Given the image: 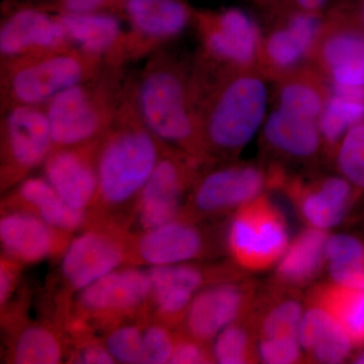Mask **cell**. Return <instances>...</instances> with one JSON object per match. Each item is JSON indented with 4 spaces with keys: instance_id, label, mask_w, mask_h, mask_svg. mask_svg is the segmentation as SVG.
Returning a JSON list of instances; mask_svg holds the SVG:
<instances>
[{
    "instance_id": "83f0119b",
    "label": "cell",
    "mask_w": 364,
    "mask_h": 364,
    "mask_svg": "<svg viewBox=\"0 0 364 364\" xmlns=\"http://www.w3.org/2000/svg\"><path fill=\"white\" fill-rule=\"evenodd\" d=\"M305 303L296 289L270 284L267 289L260 291L253 306L258 338L299 334Z\"/></svg>"
},
{
    "instance_id": "8d00e7d4",
    "label": "cell",
    "mask_w": 364,
    "mask_h": 364,
    "mask_svg": "<svg viewBox=\"0 0 364 364\" xmlns=\"http://www.w3.org/2000/svg\"><path fill=\"white\" fill-rule=\"evenodd\" d=\"M267 18L324 14L331 0H248Z\"/></svg>"
},
{
    "instance_id": "ee69618b",
    "label": "cell",
    "mask_w": 364,
    "mask_h": 364,
    "mask_svg": "<svg viewBox=\"0 0 364 364\" xmlns=\"http://www.w3.org/2000/svg\"><path fill=\"white\" fill-rule=\"evenodd\" d=\"M26 2L31 4H41V6H49L54 0H25Z\"/></svg>"
},
{
    "instance_id": "60d3db41",
    "label": "cell",
    "mask_w": 364,
    "mask_h": 364,
    "mask_svg": "<svg viewBox=\"0 0 364 364\" xmlns=\"http://www.w3.org/2000/svg\"><path fill=\"white\" fill-rule=\"evenodd\" d=\"M16 261L2 257L0 264V304L1 308L6 305L13 296L18 280V267Z\"/></svg>"
},
{
    "instance_id": "484cf974",
    "label": "cell",
    "mask_w": 364,
    "mask_h": 364,
    "mask_svg": "<svg viewBox=\"0 0 364 364\" xmlns=\"http://www.w3.org/2000/svg\"><path fill=\"white\" fill-rule=\"evenodd\" d=\"M9 198L11 210H25L64 233L80 229L87 222V213L70 207L45 177H26L18 183Z\"/></svg>"
},
{
    "instance_id": "e0dca14e",
    "label": "cell",
    "mask_w": 364,
    "mask_h": 364,
    "mask_svg": "<svg viewBox=\"0 0 364 364\" xmlns=\"http://www.w3.org/2000/svg\"><path fill=\"white\" fill-rule=\"evenodd\" d=\"M78 293L77 312L85 318L79 322L109 324L142 311L151 299L152 282L148 270L119 267Z\"/></svg>"
},
{
    "instance_id": "603a6c76",
    "label": "cell",
    "mask_w": 364,
    "mask_h": 364,
    "mask_svg": "<svg viewBox=\"0 0 364 364\" xmlns=\"http://www.w3.org/2000/svg\"><path fill=\"white\" fill-rule=\"evenodd\" d=\"M58 14L73 47L98 57L107 66H127L126 26L119 14Z\"/></svg>"
},
{
    "instance_id": "277c9868",
    "label": "cell",
    "mask_w": 364,
    "mask_h": 364,
    "mask_svg": "<svg viewBox=\"0 0 364 364\" xmlns=\"http://www.w3.org/2000/svg\"><path fill=\"white\" fill-rule=\"evenodd\" d=\"M130 78L124 67L105 66L97 75L50 100L44 109L54 149L102 138L116 119Z\"/></svg>"
},
{
    "instance_id": "9a60e30c",
    "label": "cell",
    "mask_w": 364,
    "mask_h": 364,
    "mask_svg": "<svg viewBox=\"0 0 364 364\" xmlns=\"http://www.w3.org/2000/svg\"><path fill=\"white\" fill-rule=\"evenodd\" d=\"M279 191L309 227L328 230L343 223L364 196L340 176L287 174Z\"/></svg>"
},
{
    "instance_id": "74e56055",
    "label": "cell",
    "mask_w": 364,
    "mask_h": 364,
    "mask_svg": "<svg viewBox=\"0 0 364 364\" xmlns=\"http://www.w3.org/2000/svg\"><path fill=\"white\" fill-rule=\"evenodd\" d=\"M176 337L162 324H151L143 331V364L169 363Z\"/></svg>"
},
{
    "instance_id": "9c48e42d",
    "label": "cell",
    "mask_w": 364,
    "mask_h": 364,
    "mask_svg": "<svg viewBox=\"0 0 364 364\" xmlns=\"http://www.w3.org/2000/svg\"><path fill=\"white\" fill-rule=\"evenodd\" d=\"M54 149L44 107L18 105L1 112L0 181L7 189L44 164Z\"/></svg>"
},
{
    "instance_id": "ab89813d",
    "label": "cell",
    "mask_w": 364,
    "mask_h": 364,
    "mask_svg": "<svg viewBox=\"0 0 364 364\" xmlns=\"http://www.w3.org/2000/svg\"><path fill=\"white\" fill-rule=\"evenodd\" d=\"M124 0H54L48 9L58 14H119Z\"/></svg>"
},
{
    "instance_id": "b9f144b4",
    "label": "cell",
    "mask_w": 364,
    "mask_h": 364,
    "mask_svg": "<svg viewBox=\"0 0 364 364\" xmlns=\"http://www.w3.org/2000/svg\"><path fill=\"white\" fill-rule=\"evenodd\" d=\"M72 360L75 363L109 364L116 363L105 345L85 344L74 353Z\"/></svg>"
},
{
    "instance_id": "8992f818",
    "label": "cell",
    "mask_w": 364,
    "mask_h": 364,
    "mask_svg": "<svg viewBox=\"0 0 364 364\" xmlns=\"http://www.w3.org/2000/svg\"><path fill=\"white\" fill-rule=\"evenodd\" d=\"M196 63L207 72L259 70L262 28L238 7L196 9Z\"/></svg>"
},
{
    "instance_id": "4dcf8cb0",
    "label": "cell",
    "mask_w": 364,
    "mask_h": 364,
    "mask_svg": "<svg viewBox=\"0 0 364 364\" xmlns=\"http://www.w3.org/2000/svg\"><path fill=\"white\" fill-rule=\"evenodd\" d=\"M363 119L364 95L332 87L331 95L318 122L326 156L331 158L344 134Z\"/></svg>"
},
{
    "instance_id": "5b68a950",
    "label": "cell",
    "mask_w": 364,
    "mask_h": 364,
    "mask_svg": "<svg viewBox=\"0 0 364 364\" xmlns=\"http://www.w3.org/2000/svg\"><path fill=\"white\" fill-rule=\"evenodd\" d=\"M105 66L102 59L75 47L0 62V111L18 105L45 107Z\"/></svg>"
},
{
    "instance_id": "ffe728a7",
    "label": "cell",
    "mask_w": 364,
    "mask_h": 364,
    "mask_svg": "<svg viewBox=\"0 0 364 364\" xmlns=\"http://www.w3.org/2000/svg\"><path fill=\"white\" fill-rule=\"evenodd\" d=\"M260 140L268 162L284 168L289 164L314 166L326 155L318 123L279 107L265 119Z\"/></svg>"
},
{
    "instance_id": "f35d334b",
    "label": "cell",
    "mask_w": 364,
    "mask_h": 364,
    "mask_svg": "<svg viewBox=\"0 0 364 364\" xmlns=\"http://www.w3.org/2000/svg\"><path fill=\"white\" fill-rule=\"evenodd\" d=\"M213 351L208 348L207 343L193 338L189 335L176 337V346L169 363L198 364L214 363Z\"/></svg>"
},
{
    "instance_id": "ac0fdd59",
    "label": "cell",
    "mask_w": 364,
    "mask_h": 364,
    "mask_svg": "<svg viewBox=\"0 0 364 364\" xmlns=\"http://www.w3.org/2000/svg\"><path fill=\"white\" fill-rule=\"evenodd\" d=\"M322 16L267 18L262 30L259 71L267 80L277 81L311 63Z\"/></svg>"
},
{
    "instance_id": "f1b7e54d",
    "label": "cell",
    "mask_w": 364,
    "mask_h": 364,
    "mask_svg": "<svg viewBox=\"0 0 364 364\" xmlns=\"http://www.w3.org/2000/svg\"><path fill=\"white\" fill-rule=\"evenodd\" d=\"M326 309L342 326L355 348L364 347V287L323 282L306 299Z\"/></svg>"
},
{
    "instance_id": "4316f807",
    "label": "cell",
    "mask_w": 364,
    "mask_h": 364,
    "mask_svg": "<svg viewBox=\"0 0 364 364\" xmlns=\"http://www.w3.org/2000/svg\"><path fill=\"white\" fill-rule=\"evenodd\" d=\"M275 107L320 122L332 87L317 67L308 64L275 81Z\"/></svg>"
},
{
    "instance_id": "d6986e66",
    "label": "cell",
    "mask_w": 364,
    "mask_h": 364,
    "mask_svg": "<svg viewBox=\"0 0 364 364\" xmlns=\"http://www.w3.org/2000/svg\"><path fill=\"white\" fill-rule=\"evenodd\" d=\"M198 222L182 213L173 221L144 231L131 240L130 260L163 267L207 257L215 248L214 239Z\"/></svg>"
},
{
    "instance_id": "8fae6325",
    "label": "cell",
    "mask_w": 364,
    "mask_h": 364,
    "mask_svg": "<svg viewBox=\"0 0 364 364\" xmlns=\"http://www.w3.org/2000/svg\"><path fill=\"white\" fill-rule=\"evenodd\" d=\"M207 165L188 153L167 146L136 200V217L144 231L181 217L182 200L189 196Z\"/></svg>"
},
{
    "instance_id": "7402d4cb",
    "label": "cell",
    "mask_w": 364,
    "mask_h": 364,
    "mask_svg": "<svg viewBox=\"0 0 364 364\" xmlns=\"http://www.w3.org/2000/svg\"><path fill=\"white\" fill-rule=\"evenodd\" d=\"M66 235L25 210H11L0 220L2 250L16 263L33 264L64 252Z\"/></svg>"
},
{
    "instance_id": "836d02e7",
    "label": "cell",
    "mask_w": 364,
    "mask_h": 364,
    "mask_svg": "<svg viewBox=\"0 0 364 364\" xmlns=\"http://www.w3.org/2000/svg\"><path fill=\"white\" fill-rule=\"evenodd\" d=\"M331 159L340 176L364 193V119L344 134Z\"/></svg>"
},
{
    "instance_id": "7bdbcfd3",
    "label": "cell",
    "mask_w": 364,
    "mask_h": 364,
    "mask_svg": "<svg viewBox=\"0 0 364 364\" xmlns=\"http://www.w3.org/2000/svg\"><path fill=\"white\" fill-rule=\"evenodd\" d=\"M355 26L364 32V0H336Z\"/></svg>"
},
{
    "instance_id": "5bb4252c",
    "label": "cell",
    "mask_w": 364,
    "mask_h": 364,
    "mask_svg": "<svg viewBox=\"0 0 364 364\" xmlns=\"http://www.w3.org/2000/svg\"><path fill=\"white\" fill-rule=\"evenodd\" d=\"M131 240L116 225L95 224L67 246L61 273L67 287L80 291L130 260Z\"/></svg>"
},
{
    "instance_id": "30bf717a",
    "label": "cell",
    "mask_w": 364,
    "mask_h": 364,
    "mask_svg": "<svg viewBox=\"0 0 364 364\" xmlns=\"http://www.w3.org/2000/svg\"><path fill=\"white\" fill-rule=\"evenodd\" d=\"M311 63L333 88L364 95V32L336 1L323 14Z\"/></svg>"
},
{
    "instance_id": "d4e9b609",
    "label": "cell",
    "mask_w": 364,
    "mask_h": 364,
    "mask_svg": "<svg viewBox=\"0 0 364 364\" xmlns=\"http://www.w3.org/2000/svg\"><path fill=\"white\" fill-rule=\"evenodd\" d=\"M327 230L309 227L287 246L270 284L284 289H303L317 279L327 264Z\"/></svg>"
},
{
    "instance_id": "f546056e",
    "label": "cell",
    "mask_w": 364,
    "mask_h": 364,
    "mask_svg": "<svg viewBox=\"0 0 364 364\" xmlns=\"http://www.w3.org/2000/svg\"><path fill=\"white\" fill-rule=\"evenodd\" d=\"M331 282L349 287H364V237L349 233L331 235L326 246Z\"/></svg>"
},
{
    "instance_id": "3957f363",
    "label": "cell",
    "mask_w": 364,
    "mask_h": 364,
    "mask_svg": "<svg viewBox=\"0 0 364 364\" xmlns=\"http://www.w3.org/2000/svg\"><path fill=\"white\" fill-rule=\"evenodd\" d=\"M167 146L144 121L131 77L116 119L98 145L95 205L109 210L136 202Z\"/></svg>"
},
{
    "instance_id": "cb8c5ba5",
    "label": "cell",
    "mask_w": 364,
    "mask_h": 364,
    "mask_svg": "<svg viewBox=\"0 0 364 364\" xmlns=\"http://www.w3.org/2000/svg\"><path fill=\"white\" fill-rule=\"evenodd\" d=\"M299 339L311 363H345L351 359L355 348L336 318L322 306L310 301H306Z\"/></svg>"
},
{
    "instance_id": "2e32d148",
    "label": "cell",
    "mask_w": 364,
    "mask_h": 364,
    "mask_svg": "<svg viewBox=\"0 0 364 364\" xmlns=\"http://www.w3.org/2000/svg\"><path fill=\"white\" fill-rule=\"evenodd\" d=\"M260 289L247 277L210 284L198 291L184 318V331L208 343L253 308Z\"/></svg>"
},
{
    "instance_id": "7c38bea8",
    "label": "cell",
    "mask_w": 364,
    "mask_h": 364,
    "mask_svg": "<svg viewBox=\"0 0 364 364\" xmlns=\"http://www.w3.org/2000/svg\"><path fill=\"white\" fill-rule=\"evenodd\" d=\"M188 0H124L119 16L126 26L127 63L149 58L195 23Z\"/></svg>"
},
{
    "instance_id": "52a82bcc",
    "label": "cell",
    "mask_w": 364,
    "mask_h": 364,
    "mask_svg": "<svg viewBox=\"0 0 364 364\" xmlns=\"http://www.w3.org/2000/svg\"><path fill=\"white\" fill-rule=\"evenodd\" d=\"M232 262L245 272H261L279 263L289 246L284 213L265 193L235 210L225 235Z\"/></svg>"
},
{
    "instance_id": "ba28073f",
    "label": "cell",
    "mask_w": 364,
    "mask_h": 364,
    "mask_svg": "<svg viewBox=\"0 0 364 364\" xmlns=\"http://www.w3.org/2000/svg\"><path fill=\"white\" fill-rule=\"evenodd\" d=\"M272 176L268 162L233 160L208 165L193 184L183 214L198 221L231 214L272 191Z\"/></svg>"
},
{
    "instance_id": "e575fe53",
    "label": "cell",
    "mask_w": 364,
    "mask_h": 364,
    "mask_svg": "<svg viewBox=\"0 0 364 364\" xmlns=\"http://www.w3.org/2000/svg\"><path fill=\"white\" fill-rule=\"evenodd\" d=\"M105 346L117 363H142L143 331L135 325L119 326L112 330Z\"/></svg>"
},
{
    "instance_id": "44dd1931",
    "label": "cell",
    "mask_w": 364,
    "mask_h": 364,
    "mask_svg": "<svg viewBox=\"0 0 364 364\" xmlns=\"http://www.w3.org/2000/svg\"><path fill=\"white\" fill-rule=\"evenodd\" d=\"M100 140L55 148L43 164L45 178L75 210L86 212L97 203Z\"/></svg>"
},
{
    "instance_id": "d590c367",
    "label": "cell",
    "mask_w": 364,
    "mask_h": 364,
    "mask_svg": "<svg viewBox=\"0 0 364 364\" xmlns=\"http://www.w3.org/2000/svg\"><path fill=\"white\" fill-rule=\"evenodd\" d=\"M303 350L299 334L258 340V356L264 363H303L306 359Z\"/></svg>"
},
{
    "instance_id": "6da1fadb",
    "label": "cell",
    "mask_w": 364,
    "mask_h": 364,
    "mask_svg": "<svg viewBox=\"0 0 364 364\" xmlns=\"http://www.w3.org/2000/svg\"><path fill=\"white\" fill-rule=\"evenodd\" d=\"M147 59L135 78L136 102L144 121L167 145L212 165L200 132V81L195 61L166 49Z\"/></svg>"
},
{
    "instance_id": "4fadbf2b",
    "label": "cell",
    "mask_w": 364,
    "mask_h": 364,
    "mask_svg": "<svg viewBox=\"0 0 364 364\" xmlns=\"http://www.w3.org/2000/svg\"><path fill=\"white\" fill-rule=\"evenodd\" d=\"M73 47L59 14L41 4L6 0L0 20V62Z\"/></svg>"
},
{
    "instance_id": "d6a6232c",
    "label": "cell",
    "mask_w": 364,
    "mask_h": 364,
    "mask_svg": "<svg viewBox=\"0 0 364 364\" xmlns=\"http://www.w3.org/2000/svg\"><path fill=\"white\" fill-rule=\"evenodd\" d=\"M64 345L53 328L33 324L23 328L14 339L9 360L18 364H56L62 361Z\"/></svg>"
},
{
    "instance_id": "f6af8a7d",
    "label": "cell",
    "mask_w": 364,
    "mask_h": 364,
    "mask_svg": "<svg viewBox=\"0 0 364 364\" xmlns=\"http://www.w3.org/2000/svg\"><path fill=\"white\" fill-rule=\"evenodd\" d=\"M360 221H361V223H363V227H364V208H363V214H361Z\"/></svg>"
},
{
    "instance_id": "1f68e13d",
    "label": "cell",
    "mask_w": 364,
    "mask_h": 364,
    "mask_svg": "<svg viewBox=\"0 0 364 364\" xmlns=\"http://www.w3.org/2000/svg\"><path fill=\"white\" fill-rule=\"evenodd\" d=\"M258 331L253 308L227 326L215 339L213 356L215 363L250 364L259 363Z\"/></svg>"
},
{
    "instance_id": "7a4b0ae2",
    "label": "cell",
    "mask_w": 364,
    "mask_h": 364,
    "mask_svg": "<svg viewBox=\"0 0 364 364\" xmlns=\"http://www.w3.org/2000/svg\"><path fill=\"white\" fill-rule=\"evenodd\" d=\"M195 64L205 152L212 164L233 161L264 124L267 79L256 69L212 73Z\"/></svg>"
}]
</instances>
